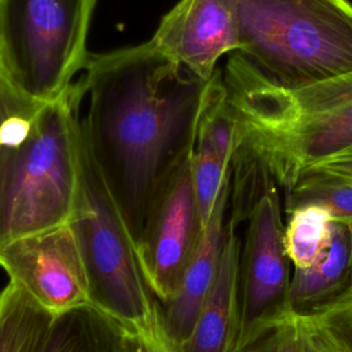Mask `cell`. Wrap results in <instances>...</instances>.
Segmentation results:
<instances>
[{"label":"cell","instance_id":"obj_1","mask_svg":"<svg viewBox=\"0 0 352 352\" xmlns=\"http://www.w3.org/2000/svg\"><path fill=\"white\" fill-rule=\"evenodd\" d=\"M208 81L148 40L89 56L74 84L81 139L136 243L157 187L194 151Z\"/></svg>","mask_w":352,"mask_h":352},{"label":"cell","instance_id":"obj_2","mask_svg":"<svg viewBox=\"0 0 352 352\" xmlns=\"http://www.w3.org/2000/svg\"><path fill=\"white\" fill-rule=\"evenodd\" d=\"M234 96L283 192L308 166L352 148V72L287 91L246 63L234 78Z\"/></svg>","mask_w":352,"mask_h":352},{"label":"cell","instance_id":"obj_3","mask_svg":"<svg viewBox=\"0 0 352 352\" xmlns=\"http://www.w3.org/2000/svg\"><path fill=\"white\" fill-rule=\"evenodd\" d=\"M74 88L45 103L28 129L0 146V245L69 221L78 186Z\"/></svg>","mask_w":352,"mask_h":352},{"label":"cell","instance_id":"obj_4","mask_svg":"<svg viewBox=\"0 0 352 352\" xmlns=\"http://www.w3.org/2000/svg\"><path fill=\"white\" fill-rule=\"evenodd\" d=\"M239 48L272 84L297 91L352 72L348 0H235Z\"/></svg>","mask_w":352,"mask_h":352},{"label":"cell","instance_id":"obj_5","mask_svg":"<svg viewBox=\"0 0 352 352\" xmlns=\"http://www.w3.org/2000/svg\"><path fill=\"white\" fill-rule=\"evenodd\" d=\"M69 224L85 265L91 304L128 330L161 336L158 300L136 242L81 133L78 186Z\"/></svg>","mask_w":352,"mask_h":352},{"label":"cell","instance_id":"obj_6","mask_svg":"<svg viewBox=\"0 0 352 352\" xmlns=\"http://www.w3.org/2000/svg\"><path fill=\"white\" fill-rule=\"evenodd\" d=\"M96 0H0V62L38 103L63 98L88 60Z\"/></svg>","mask_w":352,"mask_h":352},{"label":"cell","instance_id":"obj_7","mask_svg":"<svg viewBox=\"0 0 352 352\" xmlns=\"http://www.w3.org/2000/svg\"><path fill=\"white\" fill-rule=\"evenodd\" d=\"M191 155L179 161L157 187L136 243L144 275L160 302L176 293L205 230Z\"/></svg>","mask_w":352,"mask_h":352},{"label":"cell","instance_id":"obj_8","mask_svg":"<svg viewBox=\"0 0 352 352\" xmlns=\"http://www.w3.org/2000/svg\"><path fill=\"white\" fill-rule=\"evenodd\" d=\"M283 201L272 183L248 217L239 258V333L236 344L261 320L287 308L292 280L283 249Z\"/></svg>","mask_w":352,"mask_h":352},{"label":"cell","instance_id":"obj_9","mask_svg":"<svg viewBox=\"0 0 352 352\" xmlns=\"http://www.w3.org/2000/svg\"><path fill=\"white\" fill-rule=\"evenodd\" d=\"M0 267L54 315L91 304L81 252L69 221L0 245Z\"/></svg>","mask_w":352,"mask_h":352},{"label":"cell","instance_id":"obj_10","mask_svg":"<svg viewBox=\"0 0 352 352\" xmlns=\"http://www.w3.org/2000/svg\"><path fill=\"white\" fill-rule=\"evenodd\" d=\"M151 41L169 59L208 81L227 52L238 51L235 0H180L161 19Z\"/></svg>","mask_w":352,"mask_h":352},{"label":"cell","instance_id":"obj_11","mask_svg":"<svg viewBox=\"0 0 352 352\" xmlns=\"http://www.w3.org/2000/svg\"><path fill=\"white\" fill-rule=\"evenodd\" d=\"M230 190L231 169L176 293L164 302L158 301L161 331L170 346L180 345L190 336L198 312L216 280L228 231Z\"/></svg>","mask_w":352,"mask_h":352},{"label":"cell","instance_id":"obj_12","mask_svg":"<svg viewBox=\"0 0 352 352\" xmlns=\"http://www.w3.org/2000/svg\"><path fill=\"white\" fill-rule=\"evenodd\" d=\"M227 239L216 280L190 336L173 352H232L239 333V258L242 241L227 220Z\"/></svg>","mask_w":352,"mask_h":352},{"label":"cell","instance_id":"obj_13","mask_svg":"<svg viewBox=\"0 0 352 352\" xmlns=\"http://www.w3.org/2000/svg\"><path fill=\"white\" fill-rule=\"evenodd\" d=\"M349 264L348 223H333L330 239L308 268H294L287 294V307L298 315L308 316L337 298L342 290Z\"/></svg>","mask_w":352,"mask_h":352},{"label":"cell","instance_id":"obj_14","mask_svg":"<svg viewBox=\"0 0 352 352\" xmlns=\"http://www.w3.org/2000/svg\"><path fill=\"white\" fill-rule=\"evenodd\" d=\"M125 327L87 304L54 316L40 352H125Z\"/></svg>","mask_w":352,"mask_h":352},{"label":"cell","instance_id":"obj_15","mask_svg":"<svg viewBox=\"0 0 352 352\" xmlns=\"http://www.w3.org/2000/svg\"><path fill=\"white\" fill-rule=\"evenodd\" d=\"M54 316L10 282L0 292V352H40Z\"/></svg>","mask_w":352,"mask_h":352},{"label":"cell","instance_id":"obj_16","mask_svg":"<svg viewBox=\"0 0 352 352\" xmlns=\"http://www.w3.org/2000/svg\"><path fill=\"white\" fill-rule=\"evenodd\" d=\"M331 212L316 204L294 208L287 213L283 249L293 268H308L324 250L333 228Z\"/></svg>","mask_w":352,"mask_h":352},{"label":"cell","instance_id":"obj_17","mask_svg":"<svg viewBox=\"0 0 352 352\" xmlns=\"http://www.w3.org/2000/svg\"><path fill=\"white\" fill-rule=\"evenodd\" d=\"M283 209L287 214L294 208L316 204L327 208L336 221H352V180L304 172L283 192Z\"/></svg>","mask_w":352,"mask_h":352},{"label":"cell","instance_id":"obj_18","mask_svg":"<svg viewBox=\"0 0 352 352\" xmlns=\"http://www.w3.org/2000/svg\"><path fill=\"white\" fill-rule=\"evenodd\" d=\"M232 352H309L308 319L287 307L258 322Z\"/></svg>","mask_w":352,"mask_h":352},{"label":"cell","instance_id":"obj_19","mask_svg":"<svg viewBox=\"0 0 352 352\" xmlns=\"http://www.w3.org/2000/svg\"><path fill=\"white\" fill-rule=\"evenodd\" d=\"M44 104L25 95L0 62V146L22 135Z\"/></svg>","mask_w":352,"mask_h":352},{"label":"cell","instance_id":"obj_20","mask_svg":"<svg viewBox=\"0 0 352 352\" xmlns=\"http://www.w3.org/2000/svg\"><path fill=\"white\" fill-rule=\"evenodd\" d=\"M308 316L327 337L352 352V298L330 304Z\"/></svg>","mask_w":352,"mask_h":352},{"label":"cell","instance_id":"obj_21","mask_svg":"<svg viewBox=\"0 0 352 352\" xmlns=\"http://www.w3.org/2000/svg\"><path fill=\"white\" fill-rule=\"evenodd\" d=\"M125 352H173L166 338L161 336H148L140 331L125 329L124 334Z\"/></svg>","mask_w":352,"mask_h":352},{"label":"cell","instance_id":"obj_22","mask_svg":"<svg viewBox=\"0 0 352 352\" xmlns=\"http://www.w3.org/2000/svg\"><path fill=\"white\" fill-rule=\"evenodd\" d=\"M304 172L352 180V148H349L341 154H337L331 158H327L324 161H320L315 165H311L307 169H304L302 172H300V175Z\"/></svg>","mask_w":352,"mask_h":352},{"label":"cell","instance_id":"obj_23","mask_svg":"<svg viewBox=\"0 0 352 352\" xmlns=\"http://www.w3.org/2000/svg\"><path fill=\"white\" fill-rule=\"evenodd\" d=\"M308 319V337H309V352H333L329 346L323 333L318 327V324L309 318Z\"/></svg>","mask_w":352,"mask_h":352},{"label":"cell","instance_id":"obj_24","mask_svg":"<svg viewBox=\"0 0 352 352\" xmlns=\"http://www.w3.org/2000/svg\"><path fill=\"white\" fill-rule=\"evenodd\" d=\"M348 227H349V264H348V276H346V280H345V285L342 287V290L340 292V294L337 296L336 300H333L330 304H334V302H340V301H345L348 298L352 297V221L348 223ZM327 304V305H330ZM326 305V307H327ZM324 308V307H323Z\"/></svg>","mask_w":352,"mask_h":352},{"label":"cell","instance_id":"obj_25","mask_svg":"<svg viewBox=\"0 0 352 352\" xmlns=\"http://www.w3.org/2000/svg\"><path fill=\"white\" fill-rule=\"evenodd\" d=\"M318 327H319V326H318ZM319 329H320V327H319ZM320 331L323 333V336H324V338H326V341H327V344H329V346L331 348V351H333V352H348V351H345L341 345H338L337 342H334L330 337H327L322 329H320Z\"/></svg>","mask_w":352,"mask_h":352},{"label":"cell","instance_id":"obj_26","mask_svg":"<svg viewBox=\"0 0 352 352\" xmlns=\"http://www.w3.org/2000/svg\"><path fill=\"white\" fill-rule=\"evenodd\" d=\"M351 298H352V297H351Z\"/></svg>","mask_w":352,"mask_h":352}]
</instances>
